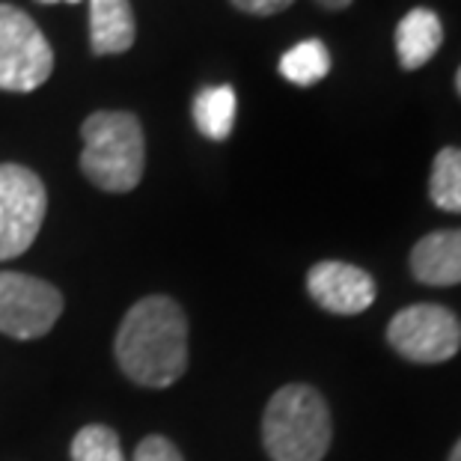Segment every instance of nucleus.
I'll use <instances>...</instances> for the list:
<instances>
[{
    "instance_id": "f257e3e1",
    "label": "nucleus",
    "mask_w": 461,
    "mask_h": 461,
    "mask_svg": "<svg viewBox=\"0 0 461 461\" xmlns=\"http://www.w3.org/2000/svg\"><path fill=\"white\" fill-rule=\"evenodd\" d=\"M122 375L140 387H170L188 369V319L167 295L140 298L113 339Z\"/></svg>"
},
{
    "instance_id": "f03ea898",
    "label": "nucleus",
    "mask_w": 461,
    "mask_h": 461,
    "mask_svg": "<svg viewBox=\"0 0 461 461\" xmlns=\"http://www.w3.org/2000/svg\"><path fill=\"white\" fill-rule=\"evenodd\" d=\"M330 438V408L316 387L286 384L265 405L262 447L271 461H321Z\"/></svg>"
},
{
    "instance_id": "7ed1b4c3",
    "label": "nucleus",
    "mask_w": 461,
    "mask_h": 461,
    "mask_svg": "<svg viewBox=\"0 0 461 461\" xmlns=\"http://www.w3.org/2000/svg\"><path fill=\"white\" fill-rule=\"evenodd\" d=\"M81 173L107 194H129L143 179L146 140L129 111H95L81 125Z\"/></svg>"
},
{
    "instance_id": "20e7f679",
    "label": "nucleus",
    "mask_w": 461,
    "mask_h": 461,
    "mask_svg": "<svg viewBox=\"0 0 461 461\" xmlns=\"http://www.w3.org/2000/svg\"><path fill=\"white\" fill-rule=\"evenodd\" d=\"M54 72V51L36 22L18 6L0 4V90L33 93Z\"/></svg>"
},
{
    "instance_id": "39448f33",
    "label": "nucleus",
    "mask_w": 461,
    "mask_h": 461,
    "mask_svg": "<svg viewBox=\"0 0 461 461\" xmlns=\"http://www.w3.org/2000/svg\"><path fill=\"white\" fill-rule=\"evenodd\" d=\"M48 212L42 179L22 164H0V262L31 250Z\"/></svg>"
},
{
    "instance_id": "423d86ee",
    "label": "nucleus",
    "mask_w": 461,
    "mask_h": 461,
    "mask_svg": "<svg viewBox=\"0 0 461 461\" xmlns=\"http://www.w3.org/2000/svg\"><path fill=\"white\" fill-rule=\"evenodd\" d=\"M387 342L411 363H444L461 348V321L440 303H411L387 325Z\"/></svg>"
},
{
    "instance_id": "0eeeda50",
    "label": "nucleus",
    "mask_w": 461,
    "mask_h": 461,
    "mask_svg": "<svg viewBox=\"0 0 461 461\" xmlns=\"http://www.w3.org/2000/svg\"><path fill=\"white\" fill-rule=\"evenodd\" d=\"M63 316V295L48 280L22 271H0V333L39 339Z\"/></svg>"
},
{
    "instance_id": "6e6552de",
    "label": "nucleus",
    "mask_w": 461,
    "mask_h": 461,
    "mask_svg": "<svg viewBox=\"0 0 461 461\" xmlns=\"http://www.w3.org/2000/svg\"><path fill=\"white\" fill-rule=\"evenodd\" d=\"M307 292L321 310L333 316H357L375 301V280L357 265L330 259L307 271Z\"/></svg>"
},
{
    "instance_id": "1a4fd4ad",
    "label": "nucleus",
    "mask_w": 461,
    "mask_h": 461,
    "mask_svg": "<svg viewBox=\"0 0 461 461\" xmlns=\"http://www.w3.org/2000/svg\"><path fill=\"white\" fill-rule=\"evenodd\" d=\"M411 274L426 286L461 283V230H438L423 235L411 250Z\"/></svg>"
},
{
    "instance_id": "9d476101",
    "label": "nucleus",
    "mask_w": 461,
    "mask_h": 461,
    "mask_svg": "<svg viewBox=\"0 0 461 461\" xmlns=\"http://www.w3.org/2000/svg\"><path fill=\"white\" fill-rule=\"evenodd\" d=\"M440 42H444V24L431 9H411L396 27V54L399 66L414 72L423 68L431 57L438 54Z\"/></svg>"
},
{
    "instance_id": "9b49d317",
    "label": "nucleus",
    "mask_w": 461,
    "mask_h": 461,
    "mask_svg": "<svg viewBox=\"0 0 461 461\" xmlns=\"http://www.w3.org/2000/svg\"><path fill=\"white\" fill-rule=\"evenodd\" d=\"M134 13L129 0H90L93 54H122L134 45Z\"/></svg>"
},
{
    "instance_id": "f8f14e48",
    "label": "nucleus",
    "mask_w": 461,
    "mask_h": 461,
    "mask_svg": "<svg viewBox=\"0 0 461 461\" xmlns=\"http://www.w3.org/2000/svg\"><path fill=\"white\" fill-rule=\"evenodd\" d=\"M235 111H239V102H235V90L230 84L203 86L194 95V122L209 140H227L235 125Z\"/></svg>"
},
{
    "instance_id": "ddd939ff",
    "label": "nucleus",
    "mask_w": 461,
    "mask_h": 461,
    "mask_svg": "<svg viewBox=\"0 0 461 461\" xmlns=\"http://www.w3.org/2000/svg\"><path fill=\"white\" fill-rule=\"evenodd\" d=\"M328 72H330V51L321 39H303V42L289 48V51L280 57V75L286 77L289 84L312 86V84H319L321 77H328Z\"/></svg>"
},
{
    "instance_id": "4468645a",
    "label": "nucleus",
    "mask_w": 461,
    "mask_h": 461,
    "mask_svg": "<svg viewBox=\"0 0 461 461\" xmlns=\"http://www.w3.org/2000/svg\"><path fill=\"white\" fill-rule=\"evenodd\" d=\"M429 197L438 209L461 214V149L447 146L438 152L429 176Z\"/></svg>"
},
{
    "instance_id": "2eb2a0df",
    "label": "nucleus",
    "mask_w": 461,
    "mask_h": 461,
    "mask_svg": "<svg viewBox=\"0 0 461 461\" xmlns=\"http://www.w3.org/2000/svg\"><path fill=\"white\" fill-rule=\"evenodd\" d=\"M68 456L72 461H125L120 435L102 423H90L77 431Z\"/></svg>"
},
{
    "instance_id": "dca6fc26",
    "label": "nucleus",
    "mask_w": 461,
    "mask_h": 461,
    "mask_svg": "<svg viewBox=\"0 0 461 461\" xmlns=\"http://www.w3.org/2000/svg\"><path fill=\"white\" fill-rule=\"evenodd\" d=\"M131 461H185V458L179 453V447H176L170 438L149 435V438H143L140 444H137Z\"/></svg>"
},
{
    "instance_id": "f3484780",
    "label": "nucleus",
    "mask_w": 461,
    "mask_h": 461,
    "mask_svg": "<svg viewBox=\"0 0 461 461\" xmlns=\"http://www.w3.org/2000/svg\"><path fill=\"white\" fill-rule=\"evenodd\" d=\"M230 4L250 15H277L286 6L295 4V0H230Z\"/></svg>"
},
{
    "instance_id": "a211bd4d",
    "label": "nucleus",
    "mask_w": 461,
    "mask_h": 461,
    "mask_svg": "<svg viewBox=\"0 0 461 461\" xmlns=\"http://www.w3.org/2000/svg\"><path fill=\"white\" fill-rule=\"evenodd\" d=\"M319 6H325V9H346V6H351V0H319Z\"/></svg>"
},
{
    "instance_id": "6ab92c4d",
    "label": "nucleus",
    "mask_w": 461,
    "mask_h": 461,
    "mask_svg": "<svg viewBox=\"0 0 461 461\" xmlns=\"http://www.w3.org/2000/svg\"><path fill=\"white\" fill-rule=\"evenodd\" d=\"M449 461H461V438H458V444L453 447V453H449Z\"/></svg>"
},
{
    "instance_id": "aec40b11",
    "label": "nucleus",
    "mask_w": 461,
    "mask_h": 461,
    "mask_svg": "<svg viewBox=\"0 0 461 461\" xmlns=\"http://www.w3.org/2000/svg\"><path fill=\"white\" fill-rule=\"evenodd\" d=\"M456 90H458V95H461V68L456 72Z\"/></svg>"
},
{
    "instance_id": "412c9836",
    "label": "nucleus",
    "mask_w": 461,
    "mask_h": 461,
    "mask_svg": "<svg viewBox=\"0 0 461 461\" xmlns=\"http://www.w3.org/2000/svg\"><path fill=\"white\" fill-rule=\"evenodd\" d=\"M39 4H63V0H39ZM68 4H75V0H68Z\"/></svg>"
}]
</instances>
